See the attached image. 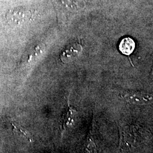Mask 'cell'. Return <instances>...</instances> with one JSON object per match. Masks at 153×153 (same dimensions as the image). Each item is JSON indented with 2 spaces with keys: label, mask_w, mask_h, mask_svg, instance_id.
Here are the masks:
<instances>
[{
  "label": "cell",
  "mask_w": 153,
  "mask_h": 153,
  "mask_svg": "<svg viewBox=\"0 0 153 153\" xmlns=\"http://www.w3.org/2000/svg\"><path fill=\"white\" fill-rule=\"evenodd\" d=\"M30 16V12L23 8L11 10L6 15L8 21L12 24L19 25L25 22Z\"/></svg>",
  "instance_id": "4"
},
{
  "label": "cell",
  "mask_w": 153,
  "mask_h": 153,
  "mask_svg": "<svg viewBox=\"0 0 153 153\" xmlns=\"http://www.w3.org/2000/svg\"><path fill=\"white\" fill-rule=\"evenodd\" d=\"M126 102L136 105H148L153 103V95L143 91H126L121 94Z\"/></svg>",
  "instance_id": "1"
},
{
  "label": "cell",
  "mask_w": 153,
  "mask_h": 153,
  "mask_svg": "<svg viewBox=\"0 0 153 153\" xmlns=\"http://www.w3.org/2000/svg\"><path fill=\"white\" fill-rule=\"evenodd\" d=\"M13 126L15 128V129L17 130V131H19L20 133H21V134H22L25 137H26V138L28 140L30 141V142H31L32 141V138L30 137V136L27 133V132L26 131L22 128L21 126H16V125H13Z\"/></svg>",
  "instance_id": "6"
},
{
  "label": "cell",
  "mask_w": 153,
  "mask_h": 153,
  "mask_svg": "<svg viewBox=\"0 0 153 153\" xmlns=\"http://www.w3.org/2000/svg\"></svg>",
  "instance_id": "7"
},
{
  "label": "cell",
  "mask_w": 153,
  "mask_h": 153,
  "mask_svg": "<svg viewBox=\"0 0 153 153\" xmlns=\"http://www.w3.org/2000/svg\"><path fill=\"white\" fill-rule=\"evenodd\" d=\"M69 98L68 100V105L62 115L60 121L61 138L62 139L65 131L68 129L76 119L78 112L69 103Z\"/></svg>",
  "instance_id": "2"
},
{
  "label": "cell",
  "mask_w": 153,
  "mask_h": 153,
  "mask_svg": "<svg viewBox=\"0 0 153 153\" xmlns=\"http://www.w3.org/2000/svg\"><path fill=\"white\" fill-rule=\"evenodd\" d=\"M82 45L78 43H74L67 46L60 55L61 60L64 63H68L76 59L81 54Z\"/></svg>",
  "instance_id": "3"
},
{
  "label": "cell",
  "mask_w": 153,
  "mask_h": 153,
  "mask_svg": "<svg viewBox=\"0 0 153 153\" xmlns=\"http://www.w3.org/2000/svg\"><path fill=\"white\" fill-rule=\"evenodd\" d=\"M135 42L131 38L123 39L119 44V50L123 54L130 55L135 49Z\"/></svg>",
  "instance_id": "5"
}]
</instances>
